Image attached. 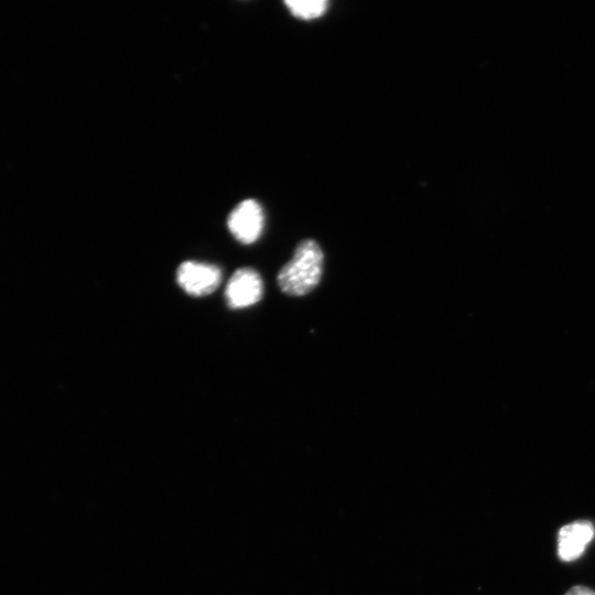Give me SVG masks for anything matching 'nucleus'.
Listing matches in <instances>:
<instances>
[{"label":"nucleus","instance_id":"obj_2","mask_svg":"<svg viewBox=\"0 0 595 595\" xmlns=\"http://www.w3.org/2000/svg\"><path fill=\"white\" fill-rule=\"evenodd\" d=\"M175 279L186 294L203 298L216 291L221 282L223 273L215 264L187 260L177 267Z\"/></svg>","mask_w":595,"mask_h":595},{"label":"nucleus","instance_id":"obj_6","mask_svg":"<svg viewBox=\"0 0 595 595\" xmlns=\"http://www.w3.org/2000/svg\"><path fill=\"white\" fill-rule=\"evenodd\" d=\"M284 4L293 17L302 20L320 18L328 9V2L325 0H288Z\"/></svg>","mask_w":595,"mask_h":595},{"label":"nucleus","instance_id":"obj_4","mask_svg":"<svg viewBox=\"0 0 595 595\" xmlns=\"http://www.w3.org/2000/svg\"><path fill=\"white\" fill-rule=\"evenodd\" d=\"M263 294V282L252 268L237 269L225 288V301L229 309L239 310L257 304Z\"/></svg>","mask_w":595,"mask_h":595},{"label":"nucleus","instance_id":"obj_3","mask_svg":"<svg viewBox=\"0 0 595 595\" xmlns=\"http://www.w3.org/2000/svg\"><path fill=\"white\" fill-rule=\"evenodd\" d=\"M227 227L240 244H253L260 238L264 227L261 205L252 198L240 202L228 215Z\"/></svg>","mask_w":595,"mask_h":595},{"label":"nucleus","instance_id":"obj_1","mask_svg":"<svg viewBox=\"0 0 595 595\" xmlns=\"http://www.w3.org/2000/svg\"><path fill=\"white\" fill-rule=\"evenodd\" d=\"M324 253L313 239L302 240L293 257L279 271L277 281L280 290L290 296H302L320 283Z\"/></svg>","mask_w":595,"mask_h":595},{"label":"nucleus","instance_id":"obj_7","mask_svg":"<svg viewBox=\"0 0 595 595\" xmlns=\"http://www.w3.org/2000/svg\"><path fill=\"white\" fill-rule=\"evenodd\" d=\"M564 595H595V592L583 585H575L567 589Z\"/></svg>","mask_w":595,"mask_h":595},{"label":"nucleus","instance_id":"obj_5","mask_svg":"<svg viewBox=\"0 0 595 595\" xmlns=\"http://www.w3.org/2000/svg\"><path fill=\"white\" fill-rule=\"evenodd\" d=\"M595 537V527L589 520H574L560 528L556 553L562 562H573L582 556Z\"/></svg>","mask_w":595,"mask_h":595}]
</instances>
